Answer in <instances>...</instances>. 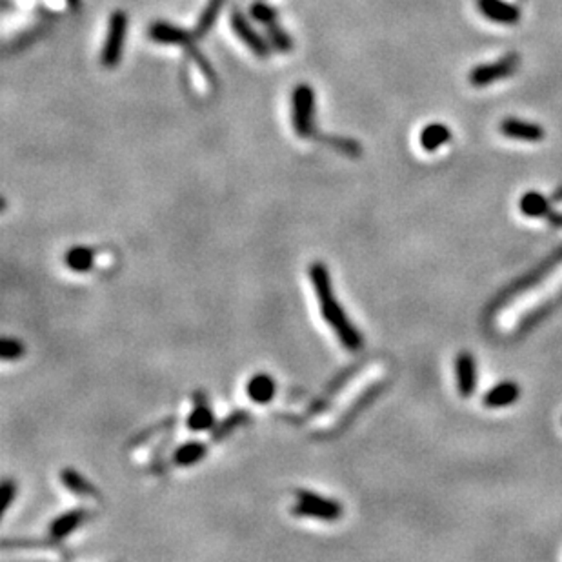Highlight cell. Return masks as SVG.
I'll return each instance as SVG.
<instances>
[{
  "mask_svg": "<svg viewBox=\"0 0 562 562\" xmlns=\"http://www.w3.org/2000/svg\"><path fill=\"white\" fill-rule=\"evenodd\" d=\"M310 277H312L313 289H315V295L319 298V306L322 310L324 321L330 324L331 330L335 331L340 344L344 346L346 350L359 351L362 348V337L357 331V328L348 321L344 310L337 303V297L333 295V289H331L328 268L322 262H315L310 268Z\"/></svg>",
  "mask_w": 562,
  "mask_h": 562,
  "instance_id": "cell-1",
  "label": "cell"
},
{
  "mask_svg": "<svg viewBox=\"0 0 562 562\" xmlns=\"http://www.w3.org/2000/svg\"><path fill=\"white\" fill-rule=\"evenodd\" d=\"M293 129L300 138L315 135V91L310 84H298L291 93Z\"/></svg>",
  "mask_w": 562,
  "mask_h": 562,
  "instance_id": "cell-2",
  "label": "cell"
},
{
  "mask_svg": "<svg viewBox=\"0 0 562 562\" xmlns=\"http://www.w3.org/2000/svg\"><path fill=\"white\" fill-rule=\"evenodd\" d=\"M126 35H128V15L124 13L122 10L113 11L111 17H109L104 46L100 49V64L102 66H118V62L122 61Z\"/></svg>",
  "mask_w": 562,
  "mask_h": 562,
  "instance_id": "cell-3",
  "label": "cell"
},
{
  "mask_svg": "<svg viewBox=\"0 0 562 562\" xmlns=\"http://www.w3.org/2000/svg\"><path fill=\"white\" fill-rule=\"evenodd\" d=\"M293 513L298 517H316L322 520H337L342 515V506L337 501L316 493L298 490L297 502L293 506Z\"/></svg>",
  "mask_w": 562,
  "mask_h": 562,
  "instance_id": "cell-4",
  "label": "cell"
},
{
  "mask_svg": "<svg viewBox=\"0 0 562 562\" xmlns=\"http://www.w3.org/2000/svg\"><path fill=\"white\" fill-rule=\"evenodd\" d=\"M520 66V57L517 53H508L502 58L495 62H488V64H481L475 66L469 71V82L475 88H486V86L493 84V82L511 77L519 70Z\"/></svg>",
  "mask_w": 562,
  "mask_h": 562,
  "instance_id": "cell-5",
  "label": "cell"
},
{
  "mask_svg": "<svg viewBox=\"0 0 562 562\" xmlns=\"http://www.w3.org/2000/svg\"><path fill=\"white\" fill-rule=\"evenodd\" d=\"M230 26L235 31V35L241 38V42L251 49V53L259 58H268L271 55V44L268 42V38H264L262 35L257 31L253 26H251L250 19L246 15L242 13L239 8H233L230 11Z\"/></svg>",
  "mask_w": 562,
  "mask_h": 562,
  "instance_id": "cell-6",
  "label": "cell"
},
{
  "mask_svg": "<svg viewBox=\"0 0 562 562\" xmlns=\"http://www.w3.org/2000/svg\"><path fill=\"white\" fill-rule=\"evenodd\" d=\"M147 37L155 44H162V46L191 47L197 35H195V31H188V29L180 28V26H175V24L155 20L147 28Z\"/></svg>",
  "mask_w": 562,
  "mask_h": 562,
  "instance_id": "cell-7",
  "label": "cell"
},
{
  "mask_svg": "<svg viewBox=\"0 0 562 562\" xmlns=\"http://www.w3.org/2000/svg\"><path fill=\"white\" fill-rule=\"evenodd\" d=\"M561 262H562V248H559V250L555 251L553 255H549V259L544 260L543 264H540L539 268H535V270L531 271V273H529L528 277L517 280V282L513 284L511 288L506 289V291L502 293L501 297L497 298V300H499V303H497V306H499V304H501L502 300H508V298L513 297V295H519V293L526 291V289H529L531 286H535V284L539 282V280H543L544 277H548V275L552 273V271L555 270V268H557V266L561 264Z\"/></svg>",
  "mask_w": 562,
  "mask_h": 562,
  "instance_id": "cell-8",
  "label": "cell"
},
{
  "mask_svg": "<svg viewBox=\"0 0 562 562\" xmlns=\"http://www.w3.org/2000/svg\"><path fill=\"white\" fill-rule=\"evenodd\" d=\"M477 8L492 22L513 26L520 20V10L506 0H477Z\"/></svg>",
  "mask_w": 562,
  "mask_h": 562,
  "instance_id": "cell-9",
  "label": "cell"
},
{
  "mask_svg": "<svg viewBox=\"0 0 562 562\" xmlns=\"http://www.w3.org/2000/svg\"><path fill=\"white\" fill-rule=\"evenodd\" d=\"M501 133L508 138H517L522 142H539L544 138V128L540 124L528 122L522 118L508 117L501 122Z\"/></svg>",
  "mask_w": 562,
  "mask_h": 562,
  "instance_id": "cell-10",
  "label": "cell"
},
{
  "mask_svg": "<svg viewBox=\"0 0 562 562\" xmlns=\"http://www.w3.org/2000/svg\"><path fill=\"white\" fill-rule=\"evenodd\" d=\"M455 371H457L458 393L463 397H472L475 386H477V368H475V359L469 351H463L457 355Z\"/></svg>",
  "mask_w": 562,
  "mask_h": 562,
  "instance_id": "cell-11",
  "label": "cell"
},
{
  "mask_svg": "<svg viewBox=\"0 0 562 562\" xmlns=\"http://www.w3.org/2000/svg\"><path fill=\"white\" fill-rule=\"evenodd\" d=\"M90 515L91 513L88 510H71L67 513H64V515H61L58 519L53 520L51 526H49L51 539L55 543H61L62 539H66L71 531H75L82 522L90 519Z\"/></svg>",
  "mask_w": 562,
  "mask_h": 562,
  "instance_id": "cell-12",
  "label": "cell"
},
{
  "mask_svg": "<svg viewBox=\"0 0 562 562\" xmlns=\"http://www.w3.org/2000/svg\"><path fill=\"white\" fill-rule=\"evenodd\" d=\"M193 397L195 408L188 417V428L193 431L211 430L213 426H215V417H213V411L208 404V399H206V395L202 392H197Z\"/></svg>",
  "mask_w": 562,
  "mask_h": 562,
  "instance_id": "cell-13",
  "label": "cell"
},
{
  "mask_svg": "<svg viewBox=\"0 0 562 562\" xmlns=\"http://www.w3.org/2000/svg\"><path fill=\"white\" fill-rule=\"evenodd\" d=\"M520 397L519 384L513 380H504L493 386L490 392L484 395V406L486 408H506L513 404Z\"/></svg>",
  "mask_w": 562,
  "mask_h": 562,
  "instance_id": "cell-14",
  "label": "cell"
},
{
  "mask_svg": "<svg viewBox=\"0 0 562 562\" xmlns=\"http://www.w3.org/2000/svg\"><path fill=\"white\" fill-rule=\"evenodd\" d=\"M453 133L451 129L442 122H431L426 128H422L421 135H419V142H421L422 150L426 152H437L440 146H444L446 142L451 140Z\"/></svg>",
  "mask_w": 562,
  "mask_h": 562,
  "instance_id": "cell-15",
  "label": "cell"
},
{
  "mask_svg": "<svg viewBox=\"0 0 562 562\" xmlns=\"http://www.w3.org/2000/svg\"><path fill=\"white\" fill-rule=\"evenodd\" d=\"M224 6H226V0H208V2H206L199 20L195 24L193 31L195 35H197V38H204L209 31H211L215 22L218 20L220 13H223Z\"/></svg>",
  "mask_w": 562,
  "mask_h": 562,
  "instance_id": "cell-16",
  "label": "cell"
},
{
  "mask_svg": "<svg viewBox=\"0 0 562 562\" xmlns=\"http://www.w3.org/2000/svg\"><path fill=\"white\" fill-rule=\"evenodd\" d=\"M248 395L253 402L257 404H266L270 402L275 395V380L270 377V375H255V377L250 378L246 387Z\"/></svg>",
  "mask_w": 562,
  "mask_h": 562,
  "instance_id": "cell-17",
  "label": "cell"
},
{
  "mask_svg": "<svg viewBox=\"0 0 562 562\" xmlns=\"http://www.w3.org/2000/svg\"><path fill=\"white\" fill-rule=\"evenodd\" d=\"M61 481H62V484H64V486H66L71 493H75V495L100 497L99 492H97V488H95L91 482L86 481L81 473L75 472V469H71V468L64 469V472L61 473Z\"/></svg>",
  "mask_w": 562,
  "mask_h": 562,
  "instance_id": "cell-18",
  "label": "cell"
},
{
  "mask_svg": "<svg viewBox=\"0 0 562 562\" xmlns=\"http://www.w3.org/2000/svg\"><path fill=\"white\" fill-rule=\"evenodd\" d=\"M519 208L522 211V215L531 218H539V217H546L549 213V204L546 200L544 195H540L539 191H528L520 197Z\"/></svg>",
  "mask_w": 562,
  "mask_h": 562,
  "instance_id": "cell-19",
  "label": "cell"
},
{
  "mask_svg": "<svg viewBox=\"0 0 562 562\" xmlns=\"http://www.w3.org/2000/svg\"><path fill=\"white\" fill-rule=\"evenodd\" d=\"M64 260H66V266L71 271L86 273V271H90L95 266V251L91 248L75 246L67 251Z\"/></svg>",
  "mask_w": 562,
  "mask_h": 562,
  "instance_id": "cell-20",
  "label": "cell"
},
{
  "mask_svg": "<svg viewBox=\"0 0 562 562\" xmlns=\"http://www.w3.org/2000/svg\"><path fill=\"white\" fill-rule=\"evenodd\" d=\"M208 448L206 444L199 442V440H191V442H184L182 446L175 449L173 453V463L179 466H193L197 464L202 457H206Z\"/></svg>",
  "mask_w": 562,
  "mask_h": 562,
  "instance_id": "cell-21",
  "label": "cell"
},
{
  "mask_svg": "<svg viewBox=\"0 0 562 562\" xmlns=\"http://www.w3.org/2000/svg\"><path fill=\"white\" fill-rule=\"evenodd\" d=\"M266 38L271 44L273 49L279 53H289L293 49V38L279 22H273L266 26Z\"/></svg>",
  "mask_w": 562,
  "mask_h": 562,
  "instance_id": "cell-22",
  "label": "cell"
},
{
  "mask_svg": "<svg viewBox=\"0 0 562 562\" xmlns=\"http://www.w3.org/2000/svg\"><path fill=\"white\" fill-rule=\"evenodd\" d=\"M321 140L346 156H353V159H357V156L362 155V146H360L355 138L339 137V135H322Z\"/></svg>",
  "mask_w": 562,
  "mask_h": 562,
  "instance_id": "cell-23",
  "label": "cell"
},
{
  "mask_svg": "<svg viewBox=\"0 0 562 562\" xmlns=\"http://www.w3.org/2000/svg\"><path fill=\"white\" fill-rule=\"evenodd\" d=\"M246 422H250V413H246V411H235V413L227 415L224 421H220L217 426H215V428H213L211 439L223 440L224 437H227V435L232 433L235 428H239V426H242V424H246Z\"/></svg>",
  "mask_w": 562,
  "mask_h": 562,
  "instance_id": "cell-24",
  "label": "cell"
},
{
  "mask_svg": "<svg viewBox=\"0 0 562 562\" xmlns=\"http://www.w3.org/2000/svg\"><path fill=\"white\" fill-rule=\"evenodd\" d=\"M250 15L251 19L255 22L262 24V26H270L273 22H279V11L277 8L270 6L268 2H262V0H257L253 4L250 6Z\"/></svg>",
  "mask_w": 562,
  "mask_h": 562,
  "instance_id": "cell-25",
  "label": "cell"
},
{
  "mask_svg": "<svg viewBox=\"0 0 562 562\" xmlns=\"http://www.w3.org/2000/svg\"><path fill=\"white\" fill-rule=\"evenodd\" d=\"M24 344L20 342V340L17 339H8L6 337L4 340H2V350H0V355H2V359L4 360H17L20 359L24 355Z\"/></svg>",
  "mask_w": 562,
  "mask_h": 562,
  "instance_id": "cell-26",
  "label": "cell"
},
{
  "mask_svg": "<svg viewBox=\"0 0 562 562\" xmlns=\"http://www.w3.org/2000/svg\"><path fill=\"white\" fill-rule=\"evenodd\" d=\"M188 49H189V51H191V57L195 58V62H197V66L200 67V71H202L204 75L208 77L209 82H211V84H215V81H217V79H215V71L211 70V64H209L208 58L204 57L202 53H200L199 49H197V47H195V46L188 47Z\"/></svg>",
  "mask_w": 562,
  "mask_h": 562,
  "instance_id": "cell-27",
  "label": "cell"
},
{
  "mask_svg": "<svg viewBox=\"0 0 562 562\" xmlns=\"http://www.w3.org/2000/svg\"><path fill=\"white\" fill-rule=\"evenodd\" d=\"M17 495V486H15L11 481H6L2 484V497H0V502H2V511L8 510V506L11 504V501Z\"/></svg>",
  "mask_w": 562,
  "mask_h": 562,
  "instance_id": "cell-28",
  "label": "cell"
},
{
  "mask_svg": "<svg viewBox=\"0 0 562 562\" xmlns=\"http://www.w3.org/2000/svg\"><path fill=\"white\" fill-rule=\"evenodd\" d=\"M67 6H70V10L73 11H79V8H81V2L82 0H66Z\"/></svg>",
  "mask_w": 562,
  "mask_h": 562,
  "instance_id": "cell-29",
  "label": "cell"
}]
</instances>
